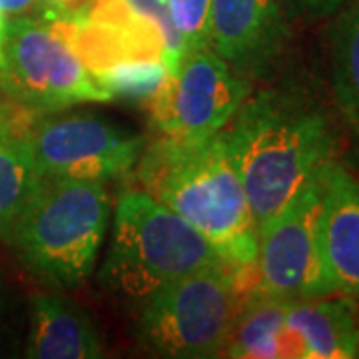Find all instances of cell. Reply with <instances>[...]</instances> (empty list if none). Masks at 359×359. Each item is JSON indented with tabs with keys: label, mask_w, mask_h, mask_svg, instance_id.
<instances>
[{
	"label": "cell",
	"mask_w": 359,
	"mask_h": 359,
	"mask_svg": "<svg viewBox=\"0 0 359 359\" xmlns=\"http://www.w3.org/2000/svg\"><path fill=\"white\" fill-rule=\"evenodd\" d=\"M6 26H8V18L0 13V60H2V44H4V36H6Z\"/></svg>",
	"instance_id": "cell-22"
},
{
	"label": "cell",
	"mask_w": 359,
	"mask_h": 359,
	"mask_svg": "<svg viewBox=\"0 0 359 359\" xmlns=\"http://www.w3.org/2000/svg\"><path fill=\"white\" fill-rule=\"evenodd\" d=\"M78 0H39L40 14H52V13H60L68 6L76 4Z\"/></svg>",
	"instance_id": "cell-21"
},
{
	"label": "cell",
	"mask_w": 359,
	"mask_h": 359,
	"mask_svg": "<svg viewBox=\"0 0 359 359\" xmlns=\"http://www.w3.org/2000/svg\"><path fill=\"white\" fill-rule=\"evenodd\" d=\"M280 0H212L208 46L240 76L259 74L285 39Z\"/></svg>",
	"instance_id": "cell-10"
},
{
	"label": "cell",
	"mask_w": 359,
	"mask_h": 359,
	"mask_svg": "<svg viewBox=\"0 0 359 359\" xmlns=\"http://www.w3.org/2000/svg\"><path fill=\"white\" fill-rule=\"evenodd\" d=\"M295 11H299L311 18H323L339 13V8L346 4V0H287Z\"/></svg>",
	"instance_id": "cell-19"
},
{
	"label": "cell",
	"mask_w": 359,
	"mask_h": 359,
	"mask_svg": "<svg viewBox=\"0 0 359 359\" xmlns=\"http://www.w3.org/2000/svg\"><path fill=\"white\" fill-rule=\"evenodd\" d=\"M2 306H4V282H2V276H0V313H2Z\"/></svg>",
	"instance_id": "cell-23"
},
{
	"label": "cell",
	"mask_w": 359,
	"mask_h": 359,
	"mask_svg": "<svg viewBox=\"0 0 359 359\" xmlns=\"http://www.w3.org/2000/svg\"><path fill=\"white\" fill-rule=\"evenodd\" d=\"M222 264L204 236L174 210L144 190H126L116 204L98 282L110 294L142 302L188 273Z\"/></svg>",
	"instance_id": "cell-4"
},
{
	"label": "cell",
	"mask_w": 359,
	"mask_h": 359,
	"mask_svg": "<svg viewBox=\"0 0 359 359\" xmlns=\"http://www.w3.org/2000/svg\"><path fill=\"white\" fill-rule=\"evenodd\" d=\"M25 355L32 359H98L102 335L82 306L62 294H36L30 299V330Z\"/></svg>",
	"instance_id": "cell-13"
},
{
	"label": "cell",
	"mask_w": 359,
	"mask_h": 359,
	"mask_svg": "<svg viewBox=\"0 0 359 359\" xmlns=\"http://www.w3.org/2000/svg\"><path fill=\"white\" fill-rule=\"evenodd\" d=\"M285 306L287 299L254 290L245 297L222 355L240 359L292 358Z\"/></svg>",
	"instance_id": "cell-14"
},
{
	"label": "cell",
	"mask_w": 359,
	"mask_h": 359,
	"mask_svg": "<svg viewBox=\"0 0 359 359\" xmlns=\"http://www.w3.org/2000/svg\"><path fill=\"white\" fill-rule=\"evenodd\" d=\"M30 136L0 130V240L8 242L18 216L39 184Z\"/></svg>",
	"instance_id": "cell-15"
},
{
	"label": "cell",
	"mask_w": 359,
	"mask_h": 359,
	"mask_svg": "<svg viewBox=\"0 0 359 359\" xmlns=\"http://www.w3.org/2000/svg\"><path fill=\"white\" fill-rule=\"evenodd\" d=\"M248 96L250 82L210 46L186 52L148 98L150 126L158 138L205 140L230 124Z\"/></svg>",
	"instance_id": "cell-7"
},
{
	"label": "cell",
	"mask_w": 359,
	"mask_h": 359,
	"mask_svg": "<svg viewBox=\"0 0 359 359\" xmlns=\"http://www.w3.org/2000/svg\"><path fill=\"white\" fill-rule=\"evenodd\" d=\"M108 218L106 182L40 176L6 244L36 280L76 290L94 271Z\"/></svg>",
	"instance_id": "cell-3"
},
{
	"label": "cell",
	"mask_w": 359,
	"mask_h": 359,
	"mask_svg": "<svg viewBox=\"0 0 359 359\" xmlns=\"http://www.w3.org/2000/svg\"><path fill=\"white\" fill-rule=\"evenodd\" d=\"M318 240L323 295L359 304V180L337 162L323 178Z\"/></svg>",
	"instance_id": "cell-11"
},
{
	"label": "cell",
	"mask_w": 359,
	"mask_h": 359,
	"mask_svg": "<svg viewBox=\"0 0 359 359\" xmlns=\"http://www.w3.org/2000/svg\"><path fill=\"white\" fill-rule=\"evenodd\" d=\"M254 290L256 268L222 264L188 273L142 299L136 339L158 358H218Z\"/></svg>",
	"instance_id": "cell-5"
},
{
	"label": "cell",
	"mask_w": 359,
	"mask_h": 359,
	"mask_svg": "<svg viewBox=\"0 0 359 359\" xmlns=\"http://www.w3.org/2000/svg\"><path fill=\"white\" fill-rule=\"evenodd\" d=\"M212 0H168L172 20L184 39L186 52L208 46V20Z\"/></svg>",
	"instance_id": "cell-18"
},
{
	"label": "cell",
	"mask_w": 359,
	"mask_h": 359,
	"mask_svg": "<svg viewBox=\"0 0 359 359\" xmlns=\"http://www.w3.org/2000/svg\"><path fill=\"white\" fill-rule=\"evenodd\" d=\"M330 54L337 106L359 130V0H353L332 25Z\"/></svg>",
	"instance_id": "cell-16"
},
{
	"label": "cell",
	"mask_w": 359,
	"mask_h": 359,
	"mask_svg": "<svg viewBox=\"0 0 359 359\" xmlns=\"http://www.w3.org/2000/svg\"><path fill=\"white\" fill-rule=\"evenodd\" d=\"M40 176L110 182L134 172L146 140L92 114H42L30 132Z\"/></svg>",
	"instance_id": "cell-8"
},
{
	"label": "cell",
	"mask_w": 359,
	"mask_h": 359,
	"mask_svg": "<svg viewBox=\"0 0 359 359\" xmlns=\"http://www.w3.org/2000/svg\"><path fill=\"white\" fill-rule=\"evenodd\" d=\"M0 92L42 114L74 104L114 100L50 25L30 16L8 20Z\"/></svg>",
	"instance_id": "cell-6"
},
{
	"label": "cell",
	"mask_w": 359,
	"mask_h": 359,
	"mask_svg": "<svg viewBox=\"0 0 359 359\" xmlns=\"http://www.w3.org/2000/svg\"><path fill=\"white\" fill-rule=\"evenodd\" d=\"M323 178L257 231V292L282 299L323 297L318 240Z\"/></svg>",
	"instance_id": "cell-9"
},
{
	"label": "cell",
	"mask_w": 359,
	"mask_h": 359,
	"mask_svg": "<svg viewBox=\"0 0 359 359\" xmlns=\"http://www.w3.org/2000/svg\"><path fill=\"white\" fill-rule=\"evenodd\" d=\"M136 168L144 192L200 231L228 266L256 268V219L224 130L198 142L156 138Z\"/></svg>",
	"instance_id": "cell-2"
},
{
	"label": "cell",
	"mask_w": 359,
	"mask_h": 359,
	"mask_svg": "<svg viewBox=\"0 0 359 359\" xmlns=\"http://www.w3.org/2000/svg\"><path fill=\"white\" fill-rule=\"evenodd\" d=\"M39 6V0H0V13L6 18H22Z\"/></svg>",
	"instance_id": "cell-20"
},
{
	"label": "cell",
	"mask_w": 359,
	"mask_h": 359,
	"mask_svg": "<svg viewBox=\"0 0 359 359\" xmlns=\"http://www.w3.org/2000/svg\"><path fill=\"white\" fill-rule=\"evenodd\" d=\"M285 330L292 358L349 359L359 355V304L346 295L287 299Z\"/></svg>",
	"instance_id": "cell-12"
},
{
	"label": "cell",
	"mask_w": 359,
	"mask_h": 359,
	"mask_svg": "<svg viewBox=\"0 0 359 359\" xmlns=\"http://www.w3.org/2000/svg\"><path fill=\"white\" fill-rule=\"evenodd\" d=\"M164 60H126L98 74L96 80L112 98L148 100L168 76Z\"/></svg>",
	"instance_id": "cell-17"
},
{
	"label": "cell",
	"mask_w": 359,
	"mask_h": 359,
	"mask_svg": "<svg viewBox=\"0 0 359 359\" xmlns=\"http://www.w3.org/2000/svg\"><path fill=\"white\" fill-rule=\"evenodd\" d=\"M224 136L257 231L335 164L327 116L290 90L248 96Z\"/></svg>",
	"instance_id": "cell-1"
}]
</instances>
